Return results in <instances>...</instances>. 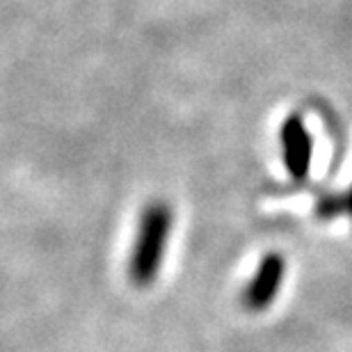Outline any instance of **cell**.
Wrapping results in <instances>:
<instances>
[{
    "mask_svg": "<svg viewBox=\"0 0 352 352\" xmlns=\"http://www.w3.org/2000/svg\"><path fill=\"white\" fill-rule=\"evenodd\" d=\"M172 234V208L165 201H151L142 208L135 243L129 256V277L135 286L146 288L156 281L163 265L167 241Z\"/></svg>",
    "mask_w": 352,
    "mask_h": 352,
    "instance_id": "obj_1",
    "label": "cell"
},
{
    "mask_svg": "<svg viewBox=\"0 0 352 352\" xmlns=\"http://www.w3.org/2000/svg\"><path fill=\"white\" fill-rule=\"evenodd\" d=\"M286 277V261L279 252H267L258 261L254 274H252L248 288L243 293V302L250 311H265L267 307L277 300Z\"/></svg>",
    "mask_w": 352,
    "mask_h": 352,
    "instance_id": "obj_2",
    "label": "cell"
},
{
    "mask_svg": "<svg viewBox=\"0 0 352 352\" xmlns=\"http://www.w3.org/2000/svg\"><path fill=\"white\" fill-rule=\"evenodd\" d=\"M281 158L293 181H305L309 176L314 160V138L300 115H288L281 124Z\"/></svg>",
    "mask_w": 352,
    "mask_h": 352,
    "instance_id": "obj_3",
    "label": "cell"
},
{
    "mask_svg": "<svg viewBox=\"0 0 352 352\" xmlns=\"http://www.w3.org/2000/svg\"><path fill=\"white\" fill-rule=\"evenodd\" d=\"M346 201H348V213H350V217H352V188H350V195L346 197Z\"/></svg>",
    "mask_w": 352,
    "mask_h": 352,
    "instance_id": "obj_4",
    "label": "cell"
}]
</instances>
